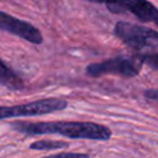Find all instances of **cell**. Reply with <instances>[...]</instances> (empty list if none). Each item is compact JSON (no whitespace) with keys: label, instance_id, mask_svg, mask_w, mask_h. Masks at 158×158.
<instances>
[{"label":"cell","instance_id":"6da1fadb","mask_svg":"<svg viewBox=\"0 0 158 158\" xmlns=\"http://www.w3.org/2000/svg\"><path fill=\"white\" fill-rule=\"evenodd\" d=\"M14 130L26 135H62L69 138H84L106 141L112 132L109 127L95 122L79 121H49V122H11Z\"/></svg>","mask_w":158,"mask_h":158},{"label":"cell","instance_id":"7a4b0ae2","mask_svg":"<svg viewBox=\"0 0 158 158\" xmlns=\"http://www.w3.org/2000/svg\"><path fill=\"white\" fill-rule=\"evenodd\" d=\"M114 33L126 46L137 51L139 54L158 53V31L153 28L127 21H118L115 25Z\"/></svg>","mask_w":158,"mask_h":158},{"label":"cell","instance_id":"3957f363","mask_svg":"<svg viewBox=\"0 0 158 158\" xmlns=\"http://www.w3.org/2000/svg\"><path fill=\"white\" fill-rule=\"evenodd\" d=\"M143 65L142 59L138 56H118L111 59H106L99 63H91L86 67V74L96 78L106 74H116L125 78H133L138 75Z\"/></svg>","mask_w":158,"mask_h":158},{"label":"cell","instance_id":"277c9868","mask_svg":"<svg viewBox=\"0 0 158 158\" xmlns=\"http://www.w3.org/2000/svg\"><path fill=\"white\" fill-rule=\"evenodd\" d=\"M68 102L63 99L57 98H47L36 100L27 104L14 105V106H2L0 111L1 118H10V117H25V116H37L51 114L56 111L64 110Z\"/></svg>","mask_w":158,"mask_h":158},{"label":"cell","instance_id":"5b68a950","mask_svg":"<svg viewBox=\"0 0 158 158\" xmlns=\"http://www.w3.org/2000/svg\"><path fill=\"white\" fill-rule=\"evenodd\" d=\"M107 9L115 14L131 12L139 21L158 26V9L148 0H115Z\"/></svg>","mask_w":158,"mask_h":158},{"label":"cell","instance_id":"8992f818","mask_svg":"<svg viewBox=\"0 0 158 158\" xmlns=\"http://www.w3.org/2000/svg\"><path fill=\"white\" fill-rule=\"evenodd\" d=\"M0 27L1 30L10 32L15 36H19L31 43L40 44L43 42L42 33L37 27H35L27 21L16 19L4 11L0 12Z\"/></svg>","mask_w":158,"mask_h":158},{"label":"cell","instance_id":"52a82bcc","mask_svg":"<svg viewBox=\"0 0 158 158\" xmlns=\"http://www.w3.org/2000/svg\"><path fill=\"white\" fill-rule=\"evenodd\" d=\"M0 83L2 86H7L9 89H12V90H21L25 86L22 79L10 67H7L4 60H1Z\"/></svg>","mask_w":158,"mask_h":158},{"label":"cell","instance_id":"ba28073f","mask_svg":"<svg viewBox=\"0 0 158 158\" xmlns=\"http://www.w3.org/2000/svg\"><path fill=\"white\" fill-rule=\"evenodd\" d=\"M68 143L63 141H53V139H40L35 141L33 143L30 144L31 149H37V151H53V149H59L67 147Z\"/></svg>","mask_w":158,"mask_h":158},{"label":"cell","instance_id":"9c48e42d","mask_svg":"<svg viewBox=\"0 0 158 158\" xmlns=\"http://www.w3.org/2000/svg\"><path fill=\"white\" fill-rule=\"evenodd\" d=\"M138 57L142 59L143 63L148 64L151 68L158 70V53H152V54H138Z\"/></svg>","mask_w":158,"mask_h":158},{"label":"cell","instance_id":"30bf717a","mask_svg":"<svg viewBox=\"0 0 158 158\" xmlns=\"http://www.w3.org/2000/svg\"><path fill=\"white\" fill-rule=\"evenodd\" d=\"M43 158H89V154L86 153H72V152H62L52 156H47Z\"/></svg>","mask_w":158,"mask_h":158},{"label":"cell","instance_id":"8fae6325","mask_svg":"<svg viewBox=\"0 0 158 158\" xmlns=\"http://www.w3.org/2000/svg\"><path fill=\"white\" fill-rule=\"evenodd\" d=\"M144 96L149 100H154L158 101V89H152V90H147L144 91Z\"/></svg>","mask_w":158,"mask_h":158},{"label":"cell","instance_id":"7c38bea8","mask_svg":"<svg viewBox=\"0 0 158 158\" xmlns=\"http://www.w3.org/2000/svg\"><path fill=\"white\" fill-rule=\"evenodd\" d=\"M90 2H96V4H105L106 6H109V4H111L114 0H86Z\"/></svg>","mask_w":158,"mask_h":158}]
</instances>
